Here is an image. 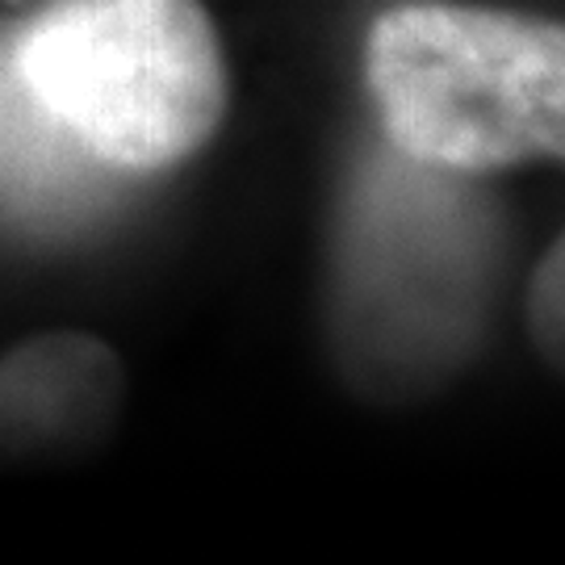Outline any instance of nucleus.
Masks as SVG:
<instances>
[{
	"label": "nucleus",
	"mask_w": 565,
	"mask_h": 565,
	"mask_svg": "<svg viewBox=\"0 0 565 565\" xmlns=\"http://www.w3.org/2000/svg\"><path fill=\"white\" fill-rule=\"evenodd\" d=\"M527 335L565 377V231L541 252L527 281Z\"/></svg>",
	"instance_id": "5"
},
{
	"label": "nucleus",
	"mask_w": 565,
	"mask_h": 565,
	"mask_svg": "<svg viewBox=\"0 0 565 565\" xmlns=\"http://www.w3.org/2000/svg\"><path fill=\"white\" fill-rule=\"evenodd\" d=\"M18 76L105 168L163 172L218 135L231 76L202 0H51L25 21Z\"/></svg>",
	"instance_id": "2"
},
{
	"label": "nucleus",
	"mask_w": 565,
	"mask_h": 565,
	"mask_svg": "<svg viewBox=\"0 0 565 565\" xmlns=\"http://www.w3.org/2000/svg\"><path fill=\"white\" fill-rule=\"evenodd\" d=\"M406 163V160H403ZM377 223L348 239L335 285V352L373 398H419L478 352L494 294V231L457 177L406 163Z\"/></svg>",
	"instance_id": "3"
},
{
	"label": "nucleus",
	"mask_w": 565,
	"mask_h": 565,
	"mask_svg": "<svg viewBox=\"0 0 565 565\" xmlns=\"http://www.w3.org/2000/svg\"><path fill=\"white\" fill-rule=\"evenodd\" d=\"M121 394V369L88 335H46L0 361V448H51L97 436Z\"/></svg>",
	"instance_id": "4"
},
{
	"label": "nucleus",
	"mask_w": 565,
	"mask_h": 565,
	"mask_svg": "<svg viewBox=\"0 0 565 565\" xmlns=\"http://www.w3.org/2000/svg\"><path fill=\"white\" fill-rule=\"evenodd\" d=\"M364 88L398 160L440 177L565 163V21L403 0L364 34Z\"/></svg>",
	"instance_id": "1"
}]
</instances>
